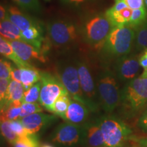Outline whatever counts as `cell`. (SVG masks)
I'll list each match as a JSON object with an SVG mask.
<instances>
[{"instance_id":"5","label":"cell","mask_w":147,"mask_h":147,"mask_svg":"<svg viewBox=\"0 0 147 147\" xmlns=\"http://www.w3.org/2000/svg\"><path fill=\"white\" fill-rule=\"evenodd\" d=\"M97 91L103 109L110 113L121 102V93L115 76L110 71L101 75L97 82Z\"/></svg>"},{"instance_id":"40","label":"cell","mask_w":147,"mask_h":147,"mask_svg":"<svg viewBox=\"0 0 147 147\" xmlns=\"http://www.w3.org/2000/svg\"><path fill=\"white\" fill-rule=\"evenodd\" d=\"M6 14L7 10H5L3 5L0 4V21L6 18Z\"/></svg>"},{"instance_id":"14","label":"cell","mask_w":147,"mask_h":147,"mask_svg":"<svg viewBox=\"0 0 147 147\" xmlns=\"http://www.w3.org/2000/svg\"><path fill=\"white\" fill-rule=\"evenodd\" d=\"M56 119L55 115H50L42 113H36L21 118L23 126L27 132L36 134L42 129L47 127Z\"/></svg>"},{"instance_id":"33","label":"cell","mask_w":147,"mask_h":147,"mask_svg":"<svg viewBox=\"0 0 147 147\" xmlns=\"http://www.w3.org/2000/svg\"><path fill=\"white\" fill-rule=\"evenodd\" d=\"M13 66L7 60L0 58V78H11Z\"/></svg>"},{"instance_id":"28","label":"cell","mask_w":147,"mask_h":147,"mask_svg":"<svg viewBox=\"0 0 147 147\" xmlns=\"http://www.w3.org/2000/svg\"><path fill=\"white\" fill-rule=\"evenodd\" d=\"M135 40L138 49H147V21L136 29Z\"/></svg>"},{"instance_id":"18","label":"cell","mask_w":147,"mask_h":147,"mask_svg":"<svg viewBox=\"0 0 147 147\" xmlns=\"http://www.w3.org/2000/svg\"><path fill=\"white\" fill-rule=\"evenodd\" d=\"M21 40L30 44L40 50L46 52L47 51V44L45 43L42 36V30L40 25L29 27L21 32Z\"/></svg>"},{"instance_id":"42","label":"cell","mask_w":147,"mask_h":147,"mask_svg":"<svg viewBox=\"0 0 147 147\" xmlns=\"http://www.w3.org/2000/svg\"><path fill=\"white\" fill-rule=\"evenodd\" d=\"M40 147H55L54 145L51 144V143H43V144H42L40 145Z\"/></svg>"},{"instance_id":"24","label":"cell","mask_w":147,"mask_h":147,"mask_svg":"<svg viewBox=\"0 0 147 147\" xmlns=\"http://www.w3.org/2000/svg\"><path fill=\"white\" fill-rule=\"evenodd\" d=\"M25 92V89L21 82L16 80H10L9 83L5 104H8L14 101H21Z\"/></svg>"},{"instance_id":"35","label":"cell","mask_w":147,"mask_h":147,"mask_svg":"<svg viewBox=\"0 0 147 147\" xmlns=\"http://www.w3.org/2000/svg\"><path fill=\"white\" fill-rule=\"evenodd\" d=\"M127 6L131 10L142 8L144 7V0H124Z\"/></svg>"},{"instance_id":"44","label":"cell","mask_w":147,"mask_h":147,"mask_svg":"<svg viewBox=\"0 0 147 147\" xmlns=\"http://www.w3.org/2000/svg\"><path fill=\"white\" fill-rule=\"evenodd\" d=\"M144 4L146 5V7L147 8V0H144Z\"/></svg>"},{"instance_id":"12","label":"cell","mask_w":147,"mask_h":147,"mask_svg":"<svg viewBox=\"0 0 147 147\" xmlns=\"http://www.w3.org/2000/svg\"><path fill=\"white\" fill-rule=\"evenodd\" d=\"M9 42L16 55L23 61L30 64L34 61L42 63L47 61L45 53L30 44L20 40H9Z\"/></svg>"},{"instance_id":"3","label":"cell","mask_w":147,"mask_h":147,"mask_svg":"<svg viewBox=\"0 0 147 147\" xmlns=\"http://www.w3.org/2000/svg\"><path fill=\"white\" fill-rule=\"evenodd\" d=\"M136 32L128 26L115 27L108 35L103 49L111 56L121 57L128 55L135 40Z\"/></svg>"},{"instance_id":"8","label":"cell","mask_w":147,"mask_h":147,"mask_svg":"<svg viewBox=\"0 0 147 147\" xmlns=\"http://www.w3.org/2000/svg\"><path fill=\"white\" fill-rule=\"evenodd\" d=\"M82 127L66 121L62 123L55 130L52 141L61 146L71 147L81 144Z\"/></svg>"},{"instance_id":"7","label":"cell","mask_w":147,"mask_h":147,"mask_svg":"<svg viewBox=\"0 0 147 147\" xmlns=\"http://www.w3.org/2000/svg\"><path fill=\"white\" fill-rule=\"evenodd\" d=\"M48 36L56 47H63L74 42L78 36L77 29L73 23L63 21L52 22L48 25Z\"/></svg>"},{"instance_id":"13","label":"cell","mask_w":147,"mask_h":147,"mask_svg":"<svg viewBox=\"0 0 147 147\" xmlns=\"http://www.w3.org/2000/svg\"><path fill=\"white\" fill-rule=\"evenodd\" d=\"M132 10L129 8L124 0L116 1L113 7L106 11L105 14L115 27L127 26L129 21Z\"/></svg>"},{"instance_id":"25","label":"cell","mask_w":147,"mask_h":147,"mask_svg":"<svg viewBox=\"0 0 147 147\" xmlns=\"http://www.w3.org/2000/svg\"><path fill=\"white\" fill-rule=\"evenodd\" d=\"M147 12L144 7L142 8L132 10V13L129 21L127 26L132 29L138 28L146 21Z\"/></svg>"},{"instance_id":"23","label":"cell","mask_w":147,"mask_h":147,"mask_svg":"<svg viewBox=\"0 0 147 147\" xmlns=\"http://www.w3.org/2000/svg\"><path fill=\"white\" fill-rule=\"evenodd\" d=\"M71 99L72 98L68 92L60 95L53 104L51 113H53V115L58 116L65 120L66 112Z\"/></svg>"},{"instance_id":"16","label":"cell","mask_w":147,"mask_h":147,"mask_svg":"<svg viewBox=\"0 0 147 147\" xmlns=\"http://www.w3.org/2000/svg\"><path fill=\"white\" fill-rule=\"evenodd\" d=\"M89 109L82 103L71 99L65 114V121L80 125L87 120L89 117Z\"/></svg>"},{"instance_id":"29","label":"cell","mask_w":147,"mask_h":147,"mask_svg":"<svg viewBox=\"0 0 147 147\" xmlns=\"http://www.w3.org/2000/svg\"><path fill=\"white\" fill-rule=\"evenodd\" d=\"M0 132L5 140L12 145L18 139L17 135L12 131L10 125V121L0 123Z\"/></svg>"},{"instance_id":"10","label":"cell","mask_w":147,"mask_h":147,"mask_svg":"<svg viewBox=\"0 0 147 147\" xmlns=\"http://www.w3.org/2000/svg\"><path fill=\"white\" fill-rule=\"evenodd\" d=\"M60 78L71 98L87 106V102L80 87L77 67L73 65L66 66L61 74Z\"/></svg>"},{"instance_id":"22","label":"cell","mask_w":147,"mask_h":147,"mask_svg":"<svg viewBox=\"0 0 147 147\" xmlns=\"http://www.w3.org/2000/svg\"><path fill=\"white\" fill-rule=\"evenodd\" d=\"M21 82L25 91L40 80V71L36 67H21Z\"/></svg>"},{"instance_id":"19","label":"cell","mask_w":147,"mask_h":147,"mask_svg":"<svg viewBox=\"0 0 147 147\" xmlns=\"http://www.w3.org/2000/svg\"><path fill=\"white\" fill-rule=\"evenodd\" d=\"M0 55L13 61L18 67H35L32 64L23 61L13 50L8 40L0 36Z\"/></svg>"},{"instance_id":"43","label":"cell","mask_w":147,"mask_h":147,"mask_svg":"<svg viewBox=\"0 0 147 147\" xmlns=\"http://www.w3.org/2000/svg\"><path fill=\"white\" fill-rule=\"evenodd\" d=\"M140 77H143V78H147V68L143 69V71L142 74L140 76Z\"/></svg>"},{"instance_id":"37","label":"cell","mask_w":147,"mask_h":147,"mask_svg":"<svg viewBox=\"0 0 147 147\" xmlns=\"http://www.w3.org/2000/svg\"><path fill=\"white\" fill-rule=\"evenodd\" d=\"M21 67H14L11 72V79L21 82Z\"/></svg>"},{"instance_id":"1","label":"cell","mask_w":147,"mask_h":147,"mask_svg":"<svg viewBox=\"0 0 147 147\" xmlns=\"http://www.w3.org/2000/svg\"><path fill=\"white\" fill-rule=\"evenodd\" d=\"M121 102L127 112L136 114L147 105V78L138 77L126 83L121 93Z\"/></svg>"},{"instance_id":"30","label":"cell","mask_w":147,"mask_h":147,"mask_svg":"<svg viewBox=\"0 0 147 147\" xmlns=\"http://www.w3.org/2000/svg\"><path fill=\"white\" fill-rule=\"evenodd\" d=\"M18 6L33 12H41V5L38 0H13Z\"/></svg>"},{"instance_id":"21","label":"cell","mask_w":147,"mask_h":147,"mask_svg":"<svg viewBox=\"0 0 147 147\" xmlns=\"http://www.w3.org/2000/svg\"><path fill=\"white\" fill-rule=\"evenodd\" d=\"M0 36L8 40H21V31L8 18L0 21Z\"/></svg>"},{"instance_id":"45","label":"cell","mask_w":147,"mask_h":147,"mask_svg":"<svg viewBox=\"0 0 147 147\" xmlns=\"http://www.w3.org/2000/svg\"><path fill=\"white\" fill-rule=\"evenodd\" d=\"M131 147H139V146H137L136 144H134V145H132V146H131Z\"/></svg>"},{"instance_id":"32","label":"cell","mask_w":147,"mask_h":147,"mask_svg":"<svg viewBox=\"0 0 147 147\" xmlns=\"http://www.w3.org/2000/svg\"><path fill=\"white\" fill-rule=\"evenodd\" d=\"M10 125L12 131L17 135L18 138L25 136L29 134L27 132L25 127L23 126L21 119L10 121Z\"/></svg>"},{"instance_id":"4","label":"cell","mask_w":147,"mask_h":147,"mask_svg":"<svg viewBox=\"0 0 147 147\" xmlns=\"http://www.w3.org/2000/svg\"><path fill=\"white\" fill-rule=\"evenodd\" d=\"M114 26L105 14H97L86 21L83 27L85 41L96 49L103 48Z\"/></svg>"},{"instance_id":"20","label":"cell","mask_w":147,"mask_h":147,"mask_svg":"<svg viewBox=\"0 0 147 147\" xmlns=\"http://www.w3.org/2000/svg\"><path fill=\"white\" fill-rule=\"evenodd\" d=\"M22 104L21 101H14L3 104L0 108V123L19 119Z\"/></svg>"},{"instance_id":"36","label":"cell","mask_w":147,"mask_h":147,"mask_svg":"<svg viewBox=\"0 0 147 147\" xmlns=\"http://www.w3.org/2000/svg\"><path fill=\"white\" fill-rule=\"evenodd\" d=\"M138 126L140 130L147 134V110L141 115L138 121Z\"/></svg>"},{"instance_id":"31","label":"cell","mask_w":147,"mask_h":147,"mask_svg":"<svg viewBox=\"0 0 147 147\" xmlns=\"http://www.w3.org/2000/svg\"><path fill=\"white\" fill-rule=\"evenodd\" d=\"M43 112V107L37 103H23L21 106V113L20 118L36 113Z\"/></svg>"},{"instance_id":"34","label":"cell","mask_w":147,"mask_h":147,"mask_svg":"<svg viewBox=\"0 0 147 147\" xmlns=\"http://www.w3.org/2000/svg\"><path fill=\"white\" fill-rule=\"evenodd\" d=\"M11 78H0V108L5 104L8 87Z\"/></svg>"},{"instance_id":"41","label":"cell","mask_w":147,"mask_h":147,"mask_svg":"<svg viewBox=\"0 0 147 147\" xmlns=\"http://www.w3.org/2000/svg\"><path fill=\"white\" fill-rule=\"evenodd\" d=\"M87 0H63V1L67 3H74V4H78V3L84 2Z\"/></svg>"},{"instance_id":"15","label":"cell","mask_w":147,"mask_h":147,"mask_svg":"<svg viewBox=\"0 0 147 147\" xmlns=\"http://www.w3.org/2000/svg\"><path fill=\"white\" fill-rule=\"evenodd\" d=\"M81 144L84 147H106L98 122L87 123L82 127Z\"/></svg>"},{"instance_id":"2","label":"cell","mask_w":147,"mask_h":147,"mask_svg":"<svg viewBox=\"0 0 147 147\" xmlns=\"http://www.w3.org/2000/svg\"><path fill=\"white\" fill-rule=\"evenodd\" d=\"M106 147H123L131 139V129L123 121L115 117H103L98 121Z\"/></svg>"},{"instance_id":"9","label":"cell","mask_w":147,"mask_h":147,"mask_svg":"<svg viewBox=\"0 0 147 147\" xmlns=\"http://www.w3.org/2000/svg\"><path fill=\"white\" fill-rule=\"evenodd\" d=\"M80 87L84 97L87 102V106L92 112H96L99 109L97 102V93L95 82L91 71L87 64L84 62H79L77 65Z\"/></svg>"},{"instance_id":"39","label":"cell","mask_w":147,"mask_h":147,"mask_svg":"<svg viewBox=\"0 0 147 147\" xmlns=\"http://www.w3.org/2000/svg\"><path fill=\"white\" fill-rule=\"evenodd\" d=\"M135 144L139 147H147V138H136L135 139Z\"/></svg>"},{"instance_id":"17","label":"cell","mask_w":147,"mask_h":147,"mask_svg":"<svg viewBox=\"0 0 147 147\" xmlns=\"http://www.w3.org/2000/svg\"><path fill=\"white\" fill-rule=\"evenodd\" d=\"M6 18L13 23L18 29L23 32L29 27L39 25L30 16L23 13L16 6H10L8 8Z\"/></svg>"},{"instance_id":"27","label":"cell","mask_w":147,"mask_h":147,"mask_svg":"<svg viewBox=\"0 0 147 147\" xmlns=\"http://www.w3.org/2000/svg\"><path fill=\"white\" fill-rule=\"evenodd\" d=\"M12 147H40L36 134H29L23 137H18Z\"/></svg>"},{"instance_id":"11","label":"cell","mask_w":147,"mask_h":147,"mask_svg":"<svg viewBox=\"0 0 147 147\" xmlns=\"http://www.w3.org/2000/svg\"><path fill=\"white\" fill-rule=\"evenodd\" d=\"M138 58L136 56L127 55L119 57L115 65L119 79L122 81L129 82L140 76L141 66Z\"/></svg>"},{"instance_id":"26","label":"cell","mask_w":147,"mask_h":147,"mask_svg":"<svg viewBox=\"0 0 147 147\" xmlns=\"http://www.w3.org/2000/svg\"><path fill=\"white\" fill-rule=\"evenodd\" d=\"M41 82H38L29 89L24 92L22 102L23 103H36L39 101Z\"/></svg>"},{"instance_id":"6","label":"cell","mask_w":147,"mask_h":147,"mask_svg":"<svg viewBox=\"0 0 147 147\" xmlns=\"http://www.w3.org/2000/svg\"><path fill=\"white\" fill-rule=\"evenodd\" d=\"M41 90L39 103L46 110L52 112V107L57 99L63 93H67L60 77L46 71H40Z\"/></svg>"},{"instance_id":"46","label":"cell","mask_w":147,"mask_h":147,"mask_svg":"<svg viewBox=\"0 0 147 147\" xmlns=\"http://www.w3.org/2000/svg\"><path fill=\"white\" fill-rule=\"evenodd\" d=\"M119 1V0H115V1Z\"/></svg>"},{"instance_id":"38","label":"cell","mask_w":147,"mask_h":147,"mask_svg":"<svg viewBox=\"0 0 147 147\" xmlns=\"http://www.w3.org/2000/svg\"><path fill=\"white\" fill-rule=\"evenodd\" d=\"M139 63L143 69L147 68V49H144L142 54L139 57Z\"/></svg>"}]
</instances>
